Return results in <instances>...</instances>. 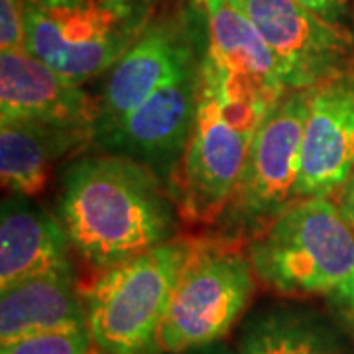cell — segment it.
<instances>
[{"label":"cell","instance_id":"15","mask_svg":"<svg viewBox=\"0 0 354 354\" xmlns=\"http://www.w3.org/2000/svg\"><path fill=\"white\" fill-rule=\"evenodd\" d=\"M69 248L73 246L62 221L22 203H6L0 221L2 291L26 279L71 270Z\"/></svg>","mask_w":354,"mask_h":354},{"label":"cell","instance_id":"5","mask_svg":"<svg viewBox=\"0 0 354 354\" xmlns=\"http://www.w3.org/2000/svg\"><path fill=\"white\" fill-rule=\"evenodd\" d=\"M254 283L250 258L239 241L191 242L160 327V353H185L225 337L250 304Z\"/></svg>","mask_w":354,"mask_h":354},{"label":"cell","instance_id":"13","mask_svg":"<svg viewBox=\"0 0 354 354\" xmlns=\"http://www.w3.org/2000/svg\"><path fill=\"white\" fill-rule=\"evenodd\" d=\"M201 91V62L183 71L171 83L158 88L152 97L128 114L109 132L111 144L120 153L142 164H171L185 152Z\"/></svg>","mask_w":354,"mask_h":354},{"label":"cell","instance_id":"18","mask_svg":"<svg viewBox=\"0 0 354 354\" xmlns=\"http://www.w3.org/2000/svg\"><path fill=\"white\" fill-rule=\"evenodd\" d=\"M95 344L91 341L88 329L65 330L38 335L32 339L12 342L2 346L0 354H93Z\"/></svg>","mask_w":354,"mask_h":354},{"label":"cell","instance_id":"23","mask_svg":"<svg viewBox=\"0 0 354 354\" xmlns=\"http://www.w3.org/2000/svg\"><path fill=\"white\" fill-rule=\"evenodd\" d=\"M203 2H205V4H207V2H209V0H203Z\"/></svg>","mask_w":354,"mask_h":354},{"label":"cell","instance_id":"14","mask_svg":"<svg viewBox=\"0 0 354 354\" xmlns=\"http://www.w3.org/2000/svg\"><path fill=\"white\" fill-rule=\"evenodd\" d=\"M77 329H87V304L77 291L71 270L26 279L2 291L0 346Z\"/></svg>","mask_w":354,"mask_h":354},{"label":"cell","instance_id":"17","mask_svg":"<svg viewBox=\"0 0 354 354\" xmlns=\"http://www.w3.org/2000/svg\"><path fill=\"white\" fill-rule=\"evenodd\" d=\"M242 354H333L323 335L304 321L272 319L246 337Z\"/></svg>","mask_w":354,"mask_h":354},{"label":"cell","instance_id":"22","mask_svg":"<svg viewBox=\"0 0 354 354\" xmlns=\"http://www.w3.org/2000/svg\"><path fill=\"white\" fill-rule=\"evenodd\" d=\"M337 205H339V209H341L344 218L354 228V171L353 176L348 177V181L342 185L341 191L337 193Z\"/></svg>","mask_w":354,"mask_h":354},{"label":"cell","instance_id":"8","mask_svg":"<svg viewBox=\"0 0 354 354\" xmlns=\"http://www.w3.org/2000/svg\"><path fill=\"white\" fill-rule=\"evenodd\" d=\"M254 134L223 114L215 93L201 79L199 106L177 171L176 201L185 221L216 225L239 185Z\"/></svg>","mask_w":354,"mask_h":354},{"label":"cell","instance_id":"19","mask_svg":"<svg viewBox=\"0 0 354 354\" xmlns=\"http://www.w3.org/2000/svg\"><path fill=\"white\" fill-rule=\"evenodd\" d=\"M26 50L24 0H0V51Z\"/></svg>","mask_w":354,"mask_h":354},{"label":"cell","instance_id":"16","mask_svg":"<svg viewBox=\"0 0 354 354\" xmlns=\"http://www.w3.org/2000/svg\"><path fill=\"white\" fill-rule=\"evenodd\" d=\"M85 144L69 132L34 120H0L2 187L18 197H36L46 189L53 162Z\"/></svg>","mask_w":354,"mask_h":354},{"label":"cell","instance_id":"2","mask_svg":"<svg viewBox=\"0 0 354 354\" xmlns=\"http://www.w3.org/2000/svg\"><path fill=\"white\" fill-rule=\"evenodd\" d=\"M162 0H24L26 50L75 85L109 73Z\"/></svg>","mask_w":354,"mask_h":354},{"label":"cell","instance_id":"3","mask_svg":"<svg viewBox=\"0 0 354 354\" xmlns=\"http://www.w3.org/2000/svg\"><path fill=\"white\" fill-rule=\"evenodd\" d=\"M254 274L286 295L330 293L354 272V228L337 201L291 205L246 241Z\"/></svg>","mask_w":354,"mask_h":354},{"label":"cell","instance_id":"7","mask_svg":"<svg viewBox=\"0 0 354 354\" xmlns=\"http://www.w3.org/2000/svg\"><path fill=\"white\" fill-rule=\"evenodd\" d=\"M307 104L309 88L288 91L258 128L239 185L216 221L218 236L246 242L297 203Z\"/></svg>","mask_w":354,"mask_h":354},{"label":"cell","instance_id":"9","mask_svg":"<svg viewBox=\"0 0 354 354\" xmlns=\"http://www.w3.org/2000/svg\"><path fill=\"white\" fill-rule=\"evenodd\" d=\"M232 2L270 46L290 91L313 88L353 69V34L323 20L299 0Z\"/></svg>","mask_w":354,"mask_h":354},{"label":"cell","instance_id":"1","mask_svg":"<svg viewBox=\"0 0 354 354\" xmlns=\"http://www.w3.org/2000/svg\"><path fill=\"white\" fill-rule=\"evenodd\" d=\"M59 221L83 262L104 272L176 239V201L156 169L124 153L83 158L65 174Z\"/></svg>","mask_w":354,"mask_h":354},{"label":"cell","instance_id":"20","mask_svg":"<svg viewBox=\"0 0 354 354\" xmlns=\"http://www.w3.org/2000/svg\"><path fill=\"white\" fill-rule=\"evenodd\" d=\"M311 12L321 16L330 24L346 28V22L351 18L354 8V0H299Z\"/></svg>","mask_w":354,"mask_h":354},{"label":"cell","instance_id":"10","mask_svg":"<svg viewBox=\"0 0 354 354\" xmlns=\"http://www.w3.org/2000/svg\"><path fill=\"white\" fill-rule=\"evenodd\" d=\"M201 62L193 18L187 12L156 14L140 38L106 73L101 106V127L106 134L158 88Z\"/></svg>","mask_w":354,"mask_h":354},{"label":"cell","instance_id":"21","mask_svg":"<svg viewBox=\"0 0 354 354\" xmlns=\"http://www.w3.org/2000/svg\"><path fill=\"white\" fill-rule=\"evenodd\" d=\"M333 304L341 311V315L351 323L354 329V272L342 281L335 291H330Z\"/></svg>","mask_w":354,"mask_h":354},{"label":"cell","instance_id":"4","mask_svg":"<svg viewBox=\"0 0 354 354\" xmlns=\"http://www.w3.org/2000/svg\"><path fill=\"white\" fill-rule=\"evenodd\" d=\"M189 241L174 239L101 272L87 295V329L99 354H156Z\"/></svg>","mask_w":354,"mask_h":354},{"label":"cell","instance_id":"12","mask_svg":"<svg viewBox=\"0 0 354 354\" xmlns=\"http://www.w3.org/2000/svg\"><path fill=\"white\" fill-rule=\"evenodd\" d=\"M20 118L93 138L101 127V106L69 79L28 50L0 51V120Z\"/></svg>","mask_w":354,"mask_h":354},{"label":"cell","instance_id":"6","mask_svg":"<svg viewBox=\"0 0 354 354\" xmlns=\"http://www.w3.org/2000/svg\"><path fill=\"white\" fill-rule=\"evenodd\" d=\"M201 79L215 93L223 114L256 134L290 88L276 55L232 0H209Z\"/></svg>","mask_w":354,"mask_h":354},{"label":"cell","instance_id":"11","mask_svg":"<svg viewBox=\"0 0 354 354\" xmlns=\"http://www.w3.org/2000/svg\"><path fill=\"white\" fill-rule=\"evenodd\" d=\"M354 171V71L309 88L297 201L335 197Z\"/></svg>","mask_w":354,"mask_h":354}]
</instances>
